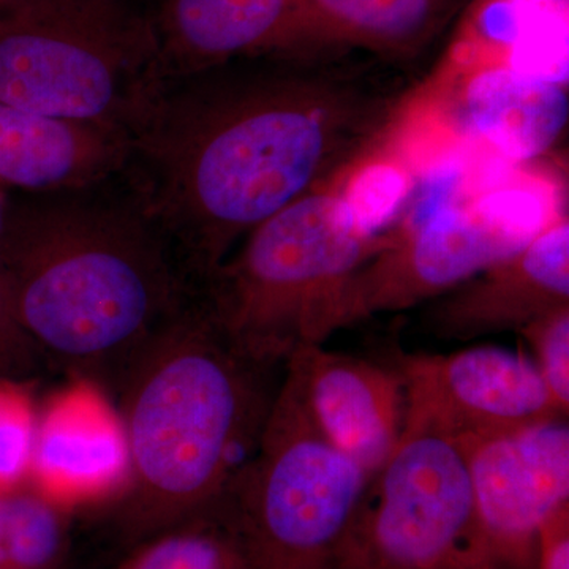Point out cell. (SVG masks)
<instances>
[{"instance_id":"cell-23","label":"cell","mask_w":569,"mask_h":569,"mask_svg":"<svg viewBox=\"0 0 569 569\" xmlns=\"http://www.w3.org/2000/svg\"><path fill=\"white\" fill-rule=\"evenodd\" d=\"M535 569H569V505L557 509L539 529Z\"/></svg>"},{"instance_id":"cell-12","label":"cell","mask_w":569,"mask_h":569,"mask_svg":"<svg viewBox=\"0 0 569 569\" xmlns=\"http://www.w3.org/2000/svg\"><path fill=\"white\" fill-rule=\"evenodd\" d=\"M426 326L451 340L526 328L569 306V223L550 222L518 252L429 301Z\"/></svg>"},{"instance_id":"cell-14","label":"cell","mask_w":569,"mask_h":569,"mask_svg":"<svg viewBox=\"0 0 569 569\" xmlns=\"http://www.w3.org/2000/svg\"><path fill=\"white\" fill-rule=\"evenodd\" d=\"M151 17L162 80L290 50L298 0H157Z\"/></svg>"},{"instance_id":"cell-3","label":"cell","mask_w":569,"mask_h":569,"mask_svg":"<svg viewBox=\"0 0 569 569\" xmlns=\"http://www.w3.org/2000/svg\"><path fill=\"white\" fill-rule=\"evenodd\" d=\"M279 367L239 346L203 293L138 351L114 387L129 447L116 515L126 545L138 548L222 505L260 443Z\"/></svg>"},{"instance_id":"cell-11","label":"cell","mask_w":569,"mask_h":569,"mask_svg":"<svg viewBox=\"0 0 569 569\" xmlns=\"http://www.w3.org/2000/svg\"><path fill=\"white\" fill-rule=\"evenodd\" d=\"M284 367L321 436L372 479L395 451L406 419V387L397 367L323 346L301 348Z\"/></svg>"},{"instance_id":"cell-16","label":"cell","mask_w":569,"mask_h":569,"mask_svg":"<svg viewBox=\"0 0 569 569\" xmlns=\"http://www.w3.org/2000/svg\"><path fill=\"white\" fill-rule=\"evenodd\" d=\"M470 0H298L295 48L342 47L411 61Z\"/></svg>"},{"instance_id":"cell-15","label":"cell","mask_w":569,"mask_h":569,"mask_svg":"<svg viewBox=\"0 0 569 569\" xmlns=\"http://www.w3.org/2000/svg\"><path fill=\"white\" fill-rule=\"evenodd\" d=\"M126 134L0 102V190L67 192L118 182Z\"/></svg>"},{"instance_id":"cell-4","label":"cell","mask_w":569,"mask_h":569,"mask_svg":"<svg viewBox=\"0 0 569 569\" xmlns=\"http://www.w3.org/2000/svg\"><path fill=\"white\" fill-rule=\"evenodd\" d=\"M389 238L373 234L348 198L316 189L258 224L203 296L239 346L284 366L339 331L348 280Z\"/></svg>"},{"instance_id":"cell-21","label":"cell","mask_w":569,"mask_h":569,"mask_svg":"<svg viewBox=\"0 0 569 569\" xmlns=\"http://www.w3.org/2000/svg\"><path fill=\"white\" fill-rule=\"evenodd\" d=\"M535 355L533 365L563 417L569 408V306L520 329Z\"/></svg>"},{"instance_id":"cell-18","label":"cell","mask_w":569,"mask_h":569,"mask_svg":"<svg viewBox=\"0 0 569 569\" xmlns=\"http://www.w3.org/2000/svg\"><path fill=\"white\" fill-rule=\"evenodd\" d=\"M122 569H249L244 545L223 505L133 549Z\"/></svg>"},{"instance_id":"cell-22","label":"cell","mask_w":569,"mask_h":569,"mask_svg":"<svg viewBox=\"0 0 569 569\" xmlns=\"http://www.w3.org/2000/svg\"><path fill=\"white\" fill-rule=\"evenodd\" d=\"M39 361V353L14 313L9 284L0 269V381L29 372Z\"/></svg>"},{"instance_id":"cell-9","label":"cell","mask_w":569,"mask_h":569,"mask_svg":"<svg viewBox=\"0 0 569 569\" xmlns=\"http://www.w3.org/2000/svg\"><path fill=\"white\" fill-rule=\"evenodd\" d=\"M408 425L460 445L565 419L537 366L522 353L470 347L448 355L400 356Z\"/></svg>"},{"instance_id":"cell-6","label":"cell","mask_w":569,"mask_h":569,"mask_svg":"<svg viewBox=\"0 0 569 569\" xmlns=\"http://www.w3.org/2000/svg\"><path fill=\"white\" fill-rule=\"evenodd\" d=\"M369 481L321 436L284 369L257 451L223 498L249 569H336Z\"/></svg>"},{"instance_id":"cell-17","label":"cell","mask_w":569,"mask_h":569,"mask_svg":"<svg viewBox=\"0 0 569 569\" xmlns=\"http://www.w3.org/2000/svg\"><path fill=\"white\" fill-rule=\"evenodd\" d=\"M467 107L475 129L512 159L546 151L568 118L561 86L511 69L478 74L468 89Z\"/></svg>"},{"instance_id":"cell-1","label":"cell","mask_w":569,"mask_h":569,"mask_svg":"<svg viewBox=\"0 0 569 569\" xmlns=\"http://www.w3.org/2000/svg\"><path fill=\"white\" fill-rule=\"evenodd\" d=\"M410 93L400 63L326 44L162 78L127 129L119 183L203 290L258 224L361 157Z\"/></svg>"},{"instance_id":"cell-19","label":"cell","mask_w":569,"mask_h":569,"mask_svg":"<svg viewBox=\"0 0 569 569\" xmlns=\"http://www.w3.org/2000/svg\"><path fill=\"white\" fill-rule=\"evenodd\" d=\"M63 538L54 503L40 493L0 492V569H50Z\"/></svg>"},{"instance_id":"cell-25","label":"cell","mask_w":569,"mask_h":569,"mask_svg":"<svg viewBox=\"0 0 569 569\" xmlns=\"http://www.w3.org/2000/svg\"><path fill=\"white\" fill-rule=\"evenodd\" d=\"M13 2H14V0H0V14H2L3 11L9 9L11 3H13Z\"/></svg>"},{"instance_id":"cell-24","label":"cell","mask_w":569,"mask_h":569,"mask_svg":"<svg viewBox=\"0 0 569 569\" xmlns=\"http://www.w3.org/2000/svg\"><path fill=\"white\" fill-rule=\"evenodd\" d=\"M11 194L0 190V238L3 234V228H6L7 216H9Z\"/></svg>"},{"instance_id":"cell-13","label":"cell","mask_w":569,"mask_h":569,"mask_svg":"<svg viewBox=\"0 0 569 569\" xmlns=\"http://www.w3.org/2000/svg\"><path fill=\"white\" fill-rule=\"evenodd\" d=\"M29 477L40 496L56 507L99 500L126 489V432L100 387L77 381L37 418Z\"/></svg>"},{"instance_id":"cell-20","label":"cell","mask_w":569,"mask_h":569,"mask_svg":"<svg viewBox=\"0 0 569 569\" xmlns=\"http://www.w3.org/2000/svg\"><path fill=\"white\" fill-rule=\"evenodd\" d=\"M37 415L29 397L0 381V492H9L29 477Z\"/></svg>"},{"instance_id":"cell-2","label":"cell","mask_w":569,"mask_h":569,"mask_svg":"<svg viewBox=\"0 0 569 569\" xmlns=\"http://www.w3.org/2000/svg\"><path fill=\"white\" fill-rule=\"evenodd\" d=\"M0 269L40 359L112 389L149 339L201 293L119 181L11 194Z\"/></svg>"},{"instance_id":"cell-5","label":"cell","mask_w":569,"mask_h":569,"mask_svg":"<svg viewBox=\"0 0 569 569\" xmlns=\"http://www.w3.org/2000/svg\"><path fill=\"white\" fill-rule=\"evenodd\" d=\"M159 81L137 0H14L0 14L2 103L126 134Z\"/></svg>"},{"instance_id":"cell-10","label":"cell","mask_w":569,"mask_h":569,"mask_svg":"<svg viewBox=\"0 0 569 569\" xmlns=\"http://www.w3.org/2000/svg\"><path fill=\"white\" fill-rule=\"evenodd\" d=\"M493 569H535L539 529L569 505V429L563 419L462 445Z\"/></svg>"},{"instance_id":"cell-7","label":"cell","mask_w":569,"mask_h":569,"mask_svg":"<svg viewBox=\"0 0 569 569\" xmlns=\"http://www.w3.org/2000/svg\"><path fill=\"white\" fill-rule=\"evenodd\" d=\"M336 569H493L462 445L403 422L395 451L367 486Z\"/></svg>"},{"instance_id":"cell-8","label":"cell","mask_w":569,"mask_h":569,"mask_svg":"<svg viewBox=\"0 0 569 569\" xmlns=\"http://www.w3.org/2000/svg\"><path fill=\"white\" fill-rule=\"evenodd\" d=\"M545 227L527 194L497 193L391 233L388 244L348 280L337 325L342 329L432 301L518 252Z\"/></svg>"}]
</instances>
